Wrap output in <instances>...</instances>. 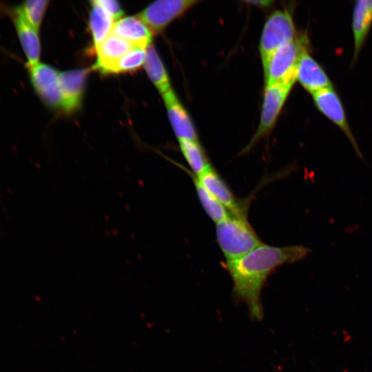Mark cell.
I'll return each instance as SVG.
<instances>
[{
  "label": "cell",
  "mask_w": 372,
  "mask_h": 372,
  "mask_svg": "<svg viewBox=\"0 0 372 372\" xmlns=\"http://www.w3.org/2000/svg\"><path fill=\"white\" fill-rule=\"evenodd\" d=\"M312 97L318 110L342 131L357 155L362 158L363 155L349 125L343 104L333 86L313 94Z\"/></svg>",
  "instance_id": "8"
},
{
  "label": "cell",
  "mask_w": 372,
  "mask_h": 372,
  "mask_svg": "<svg viewBox=\"0 0 372 372\" xmlns=\"http://www.w3.org/2000/svg\"><path fill=\"white\" fill-rule=\"evenodd\" d=\"M292 87L278 84H265L258 128L243 149L249 151L272 131Z\"/></svg>",
  "instance_id": "5"
},
{
  "label": "cell",
  "mask_w": 372,
  "mask_h": 372,
  "mask_svg": "<svg viewBox=\"0 0 372 372\" xmlns=\"http://www.w3.org/2000/svg\"><path fill=\"white\" fill-rule=\"evenodd\" d=\"M133 45L122 38L110 33L96 48V61L94 68L107 74L111 67L122 56L132 51Z\"/></svg>",
  "instance_id": "14"
},
{
  "label": "cell",
  "mask_w": 372,
  "mask_h": 372,
  "mask_svg": "<svg viewBox=\"0 0 372 372\" xmlns=\"http://www.w3.org/2000/svg\"><path fill=\"white\" fill-rule=\"evenodd\" d=\"M48 3V0H28L16 7L24 19L36 30H39Z\"/></svg>",
  "instance_id": "22"
},
{
  "label": "cell",
  "mask_w": 372,
  "mask_h": 372,
  "mask_svg": "<svg viewBox=\"0 0 372 372\" xmlns=\"http://www.w3.org/2000/svg\"><path fill=\"white\" fill-rule=\"evenodd\" d=\"M297 37L290 12L286 10H278L272 12L265 23L259 44L263 70L279 48Z\"/></svg>",
  "instance_id": "4"
},
{
  "label": "cell",
  "mask_w": 372,
  "mask_h": 372,
  "mask_svg": "<svg viewBox=\"0 0 372 372\" xmlns=\"http://www.w3.org/2000/svg\"><path fill=\"white\" fill-rule=\"evenodd\" d=\"M144 65L147 75L162 95L172 90L165 68L152 45L146 49Z\"/></svg>",
  "instance_id": "17"
},
{
  "label": "cell",
  "mask_w": 372,
  "mask_h": 372,
  "mask_svg": "<svg viewBox=\"0 0 372 372\" xmlns=\"http://www.w3.org/2000/svg\"><path fill=\"white\" fill-rule=\"evenodd\" d=\"M163 97L170 123L178 140L199 141L196 130L189 114L173 90L164 94Z\"/></svg>",
  "instance_id": "13"
},
{
  "label": "cell",
  "mask_w": 372,
  "mask_h": 372,
  "mask_svg": "<svg viewBox=\"0 0 372 372\" xmlns=\"http://www.w3.org/2000/svg\"><path fill=\"white\" fill-rule=\"evenodd\" d=\"M89 72L87 69H79L59 74L61 107L64 112L71 113L79 107Z\"/></svg>",
  "instance_id": "11"
},
{
  "label": "cell",
  "mask_w": 372,
  "mask_h": 372,
  "mask_svg": "<svg viewBox=\"0 0 372 372\" xmlns=\"http://www.w3.org/2000/svg\"><path fill=\"white\" fill-rule=\"evenodd\" d=\"M194 185L198 198L208 216L216 223L226 218L229 211L211 194L199 178L191 171L185 169Z\"/></svg>",
  "instance_id": "18"
},
{
  "label": "cell",
  "mask_w": 372,
  "mask_h": 372,
  "mask_svg": "<svg viewBox=\"0 0 372 372\" xmlns=\"http://www.w3.org/2000/svg\"><path fill=\"white\" fill-rule=\"evenodd\" d=\"M146 49L134 48L132 51L119 59L109 70L107 74H119L135 72L145 63Z\"/></svg>",
  "instance_id": "21"
},
{
  "label": "cell",
  "mask_w": 372,
  "mask_h": 372,
  "mask_svg": "<svg viewBox=\"0 0 372 372\" xmlns=\"http://www.w3.org/2000/svg\"><path fill=\"white\" fill-rule=\"evenodd\" d=\"M307 44V38L298 36L279 48L263 70L265 84H278L293 87L296 81L298 61Z\"/></svg>",
  "instance_id": "3"
},
{
  "label": "cell",
  "mask_w": 372,
  "mask_h": 372,
  "mask_svg": "<svg viewBox=\"0 0 372 372\" xmlns=\"http://www.w3.org/2000/svg\"><path fill=\"white\" fill-rule=\"evenodd\" d=\"M101 6L113 19H118L123 14V10L118 2L114 0H96L94 1Z\"/></svg>",
  "instance_id": "23"
},
{
  "label": "cell",
  "mask_w": 372,
  "mask_h": 372,
  "mask_svg": "<svg viewBox=\"0 0 372 372\" xmlns=\"http://www.w3.org/2000/svg\"><path fill=\"white\" fill-rule=\"evenodd\" d=\"M180 151L191 172L200 176L211 165L199 141L179 139Z\"/></svg>",
  "instance_id": "20"
},
{
  "label": "cell",
  "mask_w": 372,
  "mask_h": 372,
  "mask_svg": "<svg viewBox=\"0 0 372 372\" xmlns=\"http://www.w3.org/2000/svg\"><path fill=\"white\" fill-rule=\"evenodd\" d=\"M244 3H246L249 5L254 6L256 7H260L261 8H268L272 6V1H245Z\"/></svg>",
  "instance_id": "24"
},
{
  "label": "cell",
  "mask_w": 372,
  "mask_h": 372,
  "mask_svg": "<svg viewBox=\"0 0 372 372\" xmlns=\"http://www.w3.org/2000/svg\"><path fill=\"white\" fill-rule=\"evenodd\" d=\"M0 7L14 25L21 49L26 58L25 65H32L39 63L41 47L39 30L24 19L16 6L1 5Z\"/></svg>",
  "instance_id": "9"
},
{
  "label": "cell",
  "mask_w": 372,
  "mask_h": 372,
  "mask_svg": "<svg viewBox=\"0 0 372 372\" xmlns=\"http://www.w3.org/2000/svg\"><path fill=\"white\" fill-rule=\"evenodd\" d=\"M197 176L211 194L230 214L247 216L248 204L245 200L235 196L226 182L212 165Z\"/></svg>",
  "instance_id": "10"
},
{
  "label": "cell",
  "mask_w": 372,
  "mask_h": 372,
  "mask_svg": "<svg viewBox=\"0 0 372 372\" xmlns=\"http://www.w3.org/2000/svg\"><path fill=\"white\" fill-rule=\"evenodd\" d=\"M216 225L217 242L225 260L238 258L263 244L247 216L229 214Z\"/></svg>",
  "instance_id": "2"
},
{
  "label": "cell",
  "mask_w": 372,
  "mask_h": 372,
  "mask_svg": "<svg viewBox=\"0 0 372 372\" xmlns=\"http://www.w3.org/2000/svg\"><path fill=\"white\" fill-rule=\"evenodd\" d=\"M372 25V0H359L355 3L352 14L353 59L355 61L364 45Z\"/></svg>",
  "instance_id": "16"
},
{
  "label": "cell",
  "mask_w": 372,
  "mask_h": 372,
  "mask_svg": "<svg viewBox=\"0 0 372 372\" xmlns=\"http://www.w3.org/2000/svg\"><path fill=\"white\" fill-rule=\"evenodd\" d=\"M111 33L127 41L134 47L147 48L152 40V32L138 17H127L114 23Z\"/></svg>",
  "instance_id": "15"
},
{
  "label": "cell",
  "mask_w": 372,
  "mask_h": 372,
  "mask_svg": "<svg viewBox=\"0 0 372 372\" xmlns=\"http://www.w3.org/2000/svg\"><path fill=\"white\" fill-rule=\"evenodd\" d=\"M90 14V28L95 49L111 33L114 26L113 18L98 3L92 1Z\"/></svg>",
  "instance_id": "19"
},
{
  "label": "cell",
  "mask_w": 372,
  "mask_h": 372,
  "mask_svg": "<svg viewBox=\"0 0 372 372\" xmlns=\"http://www.w3.org/2000/svg\"><path fill=\"white\" fill-rule=\"evenodd\" d=\"M296 81L311 94L333 86L324 70L310 55L307 46L303 49L298 61Z\"/></svg>",
  "instance_id": "12"
},
{
  "label": "cell",
  "mask_w": 372,
  "mask_h": 372,
  "mask_svg": "<svg viewBox=\"0 0 372 372\" xmlns=\"http://www.w3.org/2000/svg\"><path fill=\"white\" fill-rule=\"evenodd\" d=\"M301 245L284 247L262 244L247 254L225 260L224 268L233 281V292L245 302L252 318H262L260 293L269 276L278 267L300 261L311 253Z\"/></svg>",
  "instance_id": "1"
},
{
  "label": "cell",
  "mask_w": 372,
  "mask_h": 372,
  "mask_svg": "<svg viewBox=\"0 0 372 372\" xmlns=\"http://www.w3.org/2000/svg\"><path fill=\"white\" fill-rule=\"evenodd\" d=\"M199 2L198 0L156 1L140 12L138 18L152 33H158Z\"/></svg>",
  "instance_id": "6"
},
{
  "label": "cell",
  "mask_w": 372,
  "mask_h": 372,
  "mask_svg": "<svg viewBox=\"0 0 372 372\" xmlns=\"http://www.w3.org/2000/svg\"><path fill=\"white\" fill-rule=\"evenodd\" d=\"M30 83L41 101L49 108L61 107L59 72L51 65L38 63L25 65Z\"/></svg>",
  "instance_id": "7"
}]
</instances>
